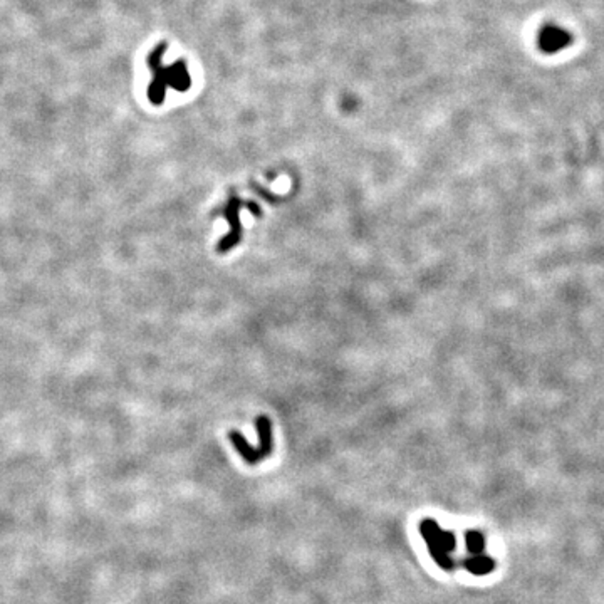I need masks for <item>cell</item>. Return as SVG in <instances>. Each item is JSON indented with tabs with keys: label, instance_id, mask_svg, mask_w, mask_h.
<instances>
[{
	"label": "cell",
	"instance_id": "obj_1",
	"mask_svg": "<svg viewBox=\"0 0 604 604\" xmlns=\"http://www.w3.org/2000/svg\"><path fill=\"white\" fill-rule=\"evenodd\" d=\"M420 533H422L423 541L427 542L428 552L430 556L433 557V561H435L444 571H453L455 563L452 557H450V552L457 546L455 534L441 529V527L438 526V522L433 521V519H423V521L420 522Z\"/></svg>",
	"mask_w": 604,
	"mask_h": 604
},
{
	"label": "cell",
	"instance_id": "obj_3",
	"mask_svg": "<svg viewBox=\"0 0 604 604\" xmlns=\"http://www.w3.org/2000/svg\"><path fill=\"white\" fill-rule=\"evenodd\" d=\"M244 207L249 208V210L257 217L262 215L261 207H259L255 202H244V200H240L239 197L228 198L227 205H225V208H224V217H225V220L228 222V225H231V231H228L227 235L222 237L219 247H217V250H219V252H228V250H232L233 247H235L242 240L240 208H244Z\"/></svg>",
	"mask_w": 604,
	"mask_h": 604
},
{
	"label": "cell",
	"instance_id": "obj_4",
	"mask_svg": "<svg viewBox=\"0 0 604 604\" xmlns=\"http://www.w3.org/2000/svg\"><path fill=\"white\" fill-rule=\"evenodd\" d=\"M462 564L467 571L475 574V576H485V574H490L495 569V561L485 554L467 557V559H463Z\"/></svg>",
	"mask_w": 604,
	"mask_h": 604
},
{
	"label": "cell",
	"instance_id": "obj_5",
	"mask_svg": "<svg viewBox=\"0 0 604 604\" xmlns=\"http://www.w3.org/2000/svg\"><path fill=\"white\" fill-rule=\"evenodd\" d=\"M541 44L544 50L554 53V50L563 49L568 46V36H565V32L559 31V29H546L541 36Z\"/></svg>",
	"mask_w": 604,
	"mask_h": 604
},
{
	"label": "cell",
	"instance_id": "obj_2",
	"mask_svg": "<svg viewBox=\"0 0 604 604\" xmlns=\"http://www.w3.org/2000/svg\"><path fill=\"white\" fill-rule=\"evenodd\" d=\"M255 427H257L259 433L257 446L250 445L249 441L245 440V437L237 432V430H232V432L228 433V438H231L233 448L239 452L242 460L249 463V465H255V463L262 462L263 458L269 457L272 453V448H274V445H272L274 444V441H272V422L269 420V416H259V418L255 420Z\"/></svg>",
	"mask_w": 604,
	"mask_h": 604
},
{
	"label": "cell",
	"instance_id": "obj_6",
	"mask_svg": "<svg viewBox=\"0 0 604 604\" xmlns=\"http://www.w3.org/2000/svg\"><path fill=\"white\" fill-rule=\"evenodd\" d=\"M465 544H467V551H469V554L472 556L483 554L485 537L479 533V530H469V533L465 534Z\"/></svg>",
	"mask_w": 604,
	"mask_h": 604
}]
</instances>
